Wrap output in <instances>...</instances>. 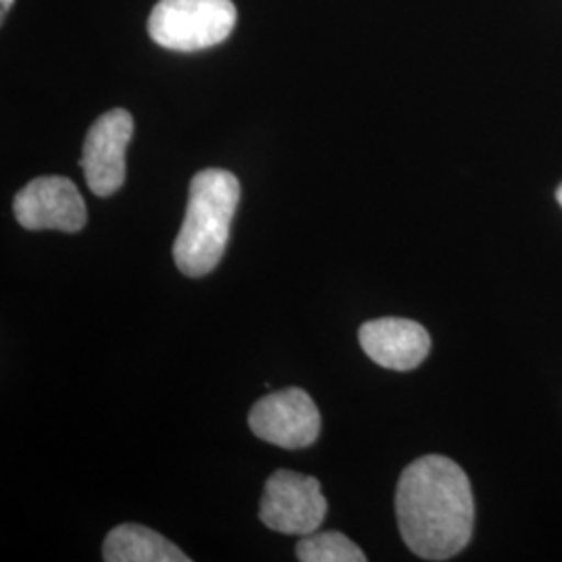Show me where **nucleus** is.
<instances>
[{"label":"nucleus","mask_w":562,"mask_h":562,"mask_svg":"<svg viewBox=\"0 0 562 562\" xmlns=\"http://www.w3.org/2000/svg\"><path fill=\"white\" fill-rule=\"evenodd\" d=\"M240 202V181L225 169H202L190 181L186 217L173 244L183 276L202 278L222 262Z\"/></svg>","instance_id":"f03ea898"},{"label":"nucleus","mask_w":562,"mask_h":562,"mask_svg":"<svg viewBox=\"0 0 562 562\" xmlns=\"http://www.w3.org/2000/svg\"><path fill=\"white\" fill-rule=\"evenodd\" d=\"M0 4H2V20H4L7 13H9V9L13 7V0H0Z\"/></svg>","instance_id":"9b49d317"},{"label":"nucleus","mask_w":562,"mask_h":562,"mask_svg":"<svg viewBox=\"0 0 562 562\" xmlns=\"http://www.w3.org/2000/svg\"><path fill=\"white\" fill-rule=\"evenodd\" d=\"M238 20L232 0H159L148 34L162 48L196 53L229 38Z\"/></svg>","instance_id":"7ed1b4c3"},{"label":"nucleus","mask_w":562,"mask_h":562,"mask_svg":"<svg viewBox=\"0 0 562 562\" xmlns=\"http://www.w3.org/2000/svg\"><path fill=\"white\" fill-rule=\"evenodd\" d=\"M296 559L302 562H364L367 557L357 543L340 531L302 536L296 543Z\"/></svg>","instance_id":"9d476101"},{"label":"nucleus","mask_w":562,"mask_h":562,"mask_svg":"<svg viewBox=\"0 0 562 562\" xmlns=\"http://www.w3.org/2000/svg\"><path fill=\"white\" fill-rule=\"evenodd\" d=\"M134 134V117L125 109L101 115L88 130L80 165L88 188L106 199L125 183V148Z\"/></svg>","instance_id":"423d86ee"},{"label":"nucleus","mask_w":562,"mask_h":562,"mask_svg":"<svg viewBox=\"0 0 562 562\" xmlns=\"http://www.w3.org/2000/svg\"><path fill=\"white\" fill-rule=\"evenodd\" d=\"M327 515V501L322 483L296 471H276L262 492L259 517L271 529L283 536H311Z\"/></svg>","instance_id":"20e7f679"},{"label":"nucleus","mask_w":562,"mask_h":562,"mask_svg":"<svg viewBox=\"0 0 562 562\" xmlns=\"http://www.w3.org/2000/svg\"><path fill=\"white\" fill-rule=\"evenodd\" d=\"M248 423L262 442L285 450L308 448L322 434V413L301 387H288L265 396L252 406Z\"/></svg>","instance_id":"39448f33"},{"label":"nucleus","mask_w":562,"mask_h":562,"mask_svg":"<svg viewBox=\"0 0 562 562\" xmlns=\"http://www.w3.org/2000/svg\"><path fill=\"white\" fill-rule=\"evenodd\" d=\"M402 540L425 561H448L471 542L475 501L467 473L452 459L427 454L402 471L396 487Z\"/></svg>","instance_id":"f257e3e1"},{"label":"nucleus","mask_w":562,"mask_h":562,"mask_svg":"<svg viewBox=\"0 0 562 562\" xmlns=\"http://www.w3.org/2000/svg\"><path fill=\"white\" fill-rule=\"evenodd\" d=\"M557 201H559V204L562 206V186L557 190Z\"/></svg>","instance_id":"f8f14e48"},{"label":"nucleus","mask_w":562,"mask_h":562,"mask_svg":"<svg viewBox=\"0 0 562 562\" xmlns=\"http://www.w3.org/2000/svg\"><path fill=\"white\" fill-rule=\"evenodd\" d=\"M13 213L30 232L59 229L76 234L88 222L86 202L76 183L59 176H46L21 188L13 201Z\"/></svg>","instance_id":"0eeeda50"},{"label":"nucleus","mask_w":562,"mask_h":562,"mask_svg":"<svg viewBox=\"0 0 562 562\" xmlns=\"http://www.w3.org/2000/svg\"><path fill=\"white\" fill-rule=\"evenodd\" d=\"M359 341L371 361L392 371L417 369L431 350L427 329L417 322L401 317L364 323L359 329Z\"/></svg>","instance_id":"6e6552de"},{"label":"nucleus","mask_w":562,"mask_h":562,"mask_svg":"<svg viewBox=\"0 0 562 562\" xmlns=\"http://www.w3.org/2000/svg\"><path fill=\"white\" fill-rule=\"evenodd\" d=\"M102 559L106 562H190V557L176 543L138 522H123L109 531L102 543Z\"/></svg>","instance_id":"1a4fd4ad"}]
</instances>
